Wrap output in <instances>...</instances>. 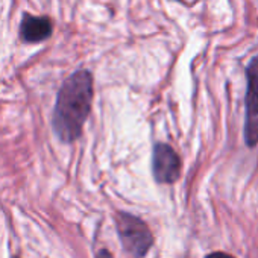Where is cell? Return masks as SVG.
I'll return each mask as SVG.
<instances>
[{"instance_id": "5", "label": "cell", "mask_w": 258, "mask_h": 258, "mask_svg": "<svg viewBox=\"0 0 258 258\" xmlns=\"http://www.w3.org/2000/svg\"><path fill=\"white\" fill-rule=\"evenodd\" d=\"M52 22L47 17L25 16L20 26V37L26 43H40L50 37Z\"/></svg>"}, {"instance_id": "6", "label": "cell", "mask_w": 258, "mask_h": 258, "mask_svg": "<svg viewBox=\"0 0 258 258\" xmlns=\"http://www.w3.org/2000/svg\"><path fill=\"white\" fill-rule=\"evenodd\" d=\"M205 258H234V256H231L228 253H223V252H213V253L207 255Z\"/></svg>"}, {"instance_id": "1", "label": "cell", "mask_w": 258, "mask_h": 258, "mask_svg": "<svg viewBox=\"0 0 258 258\" xmlns=\"http://www.w3.org/2000/svg\"><path fill=\"white\" fill-rule=\"evenodd\" d=\"M93 105V76L88 70H78L61 85L53 109L52 126L64 143L76 142L90 115Z\"/></svg>"}, {"instance_id": "3", "label": "cell", "mask_w": 258, "mask_h": 258, "mask_svg": "<svg viewBox=\"0 0 258 258\" xmlns=\"http://www.w3.org/2000/svg\"><path fill=\"white\" fill-rule=\"evenodd\" d=\"M246 117L244 140L249 148L258 145V56L246 67Z\"/></svg>"}, {"instance_id": "7", "label": "cell", "mask_w": 258, "mask_h": 258, "mask_svg": "<svg viewBox=\"0 0 258 258\" xmlns=\"http://www.w3.org/2000/svg\"><path fill=\"white\" fill-rule=\"evenodd\" d=\"M96 258H112V255L106 250V249H102L99 253H97V256Z\"/></svg>"}, {"instance_id": "4", "label": "cell", "mask_w": 258, "mask_h": 258, "mask_svg": "<svg viewBox=\"0 0 258 258\" xmlns=\"http://www.w3.org/2000/svg\"><path fill=\"white\" fill-rule=\"evenodd\" d=\"M181 158L166 143H157L152 152V173L158 184H175L181 176Z\"/></svg>"}, {"instance_id": "2", "label": "cell", "mask_w": 258, "mask_h": 258, "mask_svg": "<svg viewBox=\"0 0 258 258\" xmlns=\"http://www.w3.org/2000/svg\"><path fill=\"white\" fill-rule=\"evenodd\" d=\"M117 232L123 249L133 258H145L154 244V235L148 225L129 213L117 214Z\"/></svg>"}]
</instances>
